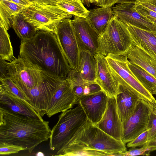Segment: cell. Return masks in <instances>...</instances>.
<instances>
[{
    "mask_svg": "<svg viewBox=\"0 0 156 156\" xmlns=\"http://www.w3.org/2000/svg\"><path fill=\"white\" fill-rule=\"evenodd\" d=\"M78 103V98L73 92L70 82L67 78L55 93L46 115L50 117L71 108Z\"/></svg>",
    "mask_w": 156,
    "mask_h": 156,
    "instance_id": "cell-13",
    "label": "cell"
},
{
    "mask_svg": "<svg viewBox=\"0 0 156 156\" xmlns=\"http://www.w3.org/2000/svg\"><path fill=\"white\" fill-rule=\"evenodd\" d=\"M25 7L10 1L0 2V25L8 30L12 27L13 16Z\"/></svg>",
    "mask_w": 156,
    "mask_h": 156,
    "instance_id": "cell-25",
    "label": "cell"
},
{
    "mask_svg": "<svg viewBox=\"0 0 156 156\" xmlns=\"http://www.w3.org/2000/svg\"><path fill=\"white\" fill-rule=\"evenodd\" d=\"M64 80L43 71L37 84L25 94L29 104L42 117L46 114L53 97Z\"/></svg>",
    "mask_w": 156,
    "mask_h": 156,
    "instance_id": "cell-8",
    "label": "cell"
},
{
    "mask_svg": "<svg viewBox=\"0 0 156 156\" xmlns=\"http://www.w3.org/2000/svg\"><path fill=\"white\" fill-rule=\"evenodd\" d=\"M54 33L71 70L75 69L80 63L81 50L70 18L61 21Z\"/></svg>",
    "mask_w": 156,
    "mask_h": 156,
    "instance_id": "cell-10",
    "label": "cell"
},
{
    "mask_svg": "<svg viewBox=\"0 0 156 156\" xmlns=\"http://www.w3.org/2000/svg\"><path fill=\"white\" fill-rule=\"evenodd\" d=\"M135 3L140 5L156 12V0H137Z\"/></svg>",
    "mask_w": 156,
    "mask_h": 156,
    "instance_id": "cell-37",
    "label": "cell"
},
{
    "mask_svg": "<svg viewBox=\"0 0 156 156\" xmlns=\"http://www.w3.org/2000/svg\"><path fill=\"white\" fill-rule=\"evenodd\" d=\"M148 131V141L156 137V115L152 109L147 127Z\"/></svg>",
    "mask_w": 156,
    "mask_h": 156,
    "instance_id": "cell-35",
    "label": "cell"
},
{
    "mask_svg": "<svg viewBox=\"0 0 156 156\" xmlns=\"http://www.w3.org/2000/svg\"><path fill=\"white\" fill-rule=\"evenodd\" d=\"M116 3L122 4L129 3L135 4L137 0H116Z\"/></svg>",
    "mask_w": 156,
    "mask_h": 156,
    "instance_id": "cell-43",
    "label": "cell"
},
{
    "mask_svg": "<svg viewBox=\"0 0 156 156\" xmlns=\"http://www.w3.org/2000/svg\"><path fill=\"white\" fill-rule=\"evenodd\" d=\"M83 3L88 7L90 6V3L89 0H81Z\"/></svg>",
    "mask_w": 156,
    "mask_h": 156,
    "instance_id": "cell-45",
    "label": "cell"
},
{
    "mask_svg": "<svg viewBox=\"0 0 156 156\" xmlns=\"http://www.w3.org/2000/svg\"><path fill=\"white\" fill-rule=\"evenodd\" d=\"M151 93L152 94L156 95V86L152 89Z\"/></svg>",
    "mask_w": 156,
    "mask_h": 156,
    "instance_id": "cell-46",
    "label": "cell"
},
{
    "mask_svg": "<svg viewBox=\"0 0 156 156\" xmlns=\"http://www.w3.org/2000/svg\"><path fill=\"white\" fill-rule=\"evenodd\" d=\"M56 5L69 13L86 18L89 10L85 8L81 0H56Z\"/></svg>",
    "mask_w": 156,
    "mask_h": 156,
    "instance_id": "cell-27",
    "label": "cell"
},
{
    "mask_svg": "<svg viewBox=\"0 0 156 156\" xmlns=\"http://www.w3.org/2000/svg\"><path fill=\"white\" fill-rule=\"evenodd\" d=\"M71 23L81 50L88 51L94 55L98 47V34L86 18L74 16Z\"/></svg>",
    "mask_w": 156,
    "mask_h": 156,
    "instance_id": "cell-17",
    "label": "cell"
},
{
    "mask_svg": "<svg viewBox=\"0 0 156 156\" xmlns=\"http://www.w3.org/2000/svg\"><path fill=\"white\" fill-rule=\"evenodd\" d=\"M58 156H116L114 154L96 150L79 148L68 146Z\"/></svg>",
    "mask_w": 156,
    "mask_h": 156,
    "instance_id": "cell-30",
    "label": "cell"
},
{
    "mask_svg": "<svg viewBox=\"0 0 156 156\" xmlns=\"http://www.w3.org/2000/svg\"><path fill=\"white\" fill-rule=\"evenodd\" d=\"M149 104L152 107L153 112L156 115V103H151Z\"/></svg>",
    "mask_w": 156,
    "mask_h": 156,
    "instance_id": "cell-44",
    "label": "cell"
},
{
    "mask_svg": "<svg viewBox=\"0 0 156 156\" xmlns=\"http://www.w3.org/2000/svg\"><path fill=\"white\" fill-rule=\"evenodd\" d=\"M115 3L116 0H99L96 5L100 7H112Z\"/></svg>",
    "mask_w": 156,
    "mask_h": 156,
    "instance_id": "cell-38",
    "label": "cell"
},
{
    "mask_svg": "<svg viewBox=\"0 0 156 156\" xmlns=\"http://www.w3.org/2000/svg\"><path fill=\"white\" fill-rule=\"evenodd\" d=\"M12 27L23 41L32 38L37 31L32 25L26 20L21 12L13 16Z\"/></svg>",
    "mask_w": 156,
    "mask_h": 156,
    "instance_id": "cell-24",
    "label": "cell"
},
{
    "mask_svg": "<svg viewBox=\"0 0 156 156\" xmlns=\"http://www.w3.org/2000/svg\"><path fill=\"white\" fill-rule=\"evenodd\" d=\"M128 65L138 80L151 93L152 89L156 86V78L143 69L130 62L129 60Z\"/></svg>",
    "mask_w": 156,
    "mask_h": 156,
    "instance_id": "cell-28",
    "label": "cell"
},
{
    "mask_svg": "<svg viewBox=\"0 0 156 156\" xmlns=\"http://www.w3.org/2000/svg\"><path fill=\"white\" fill-rule=\"evenodd\" d=\"M99 0H89L90 3L94 4L95 5L98 3Z\"/></svg>",
    "mask_w": 156,
    "mask_h": 156,
    "instance_id": "cell-47",
    "label": "cell"
},
{
    "mask_svg": "<svg viewBox=\"0 0 156 156\" xmlns=\"http://www.w3.org/2000/svg\"><path fill=\"white\" fill-rule=\"evenodd\" d=\"M105 57L112 73L120 84L129 87L147 102L156 103L153 94L138 80L129 69L126 56L109 54Z\"/></svg>",
    "mask_w": 156,
    "mask_h": 156,
    "instance_id": "cell-7",
    "label": "cell"
},
{
    "mask_svg": "<svg viewBox=\"0 0 156 156\" xmlns=\"http://www.w3.org/2000/svg\"><path fill=\"white\" fill-rule=\"evenodd\" d=\"M0 88L12 94L28 103L23 94L8 76L0 78Z\"/></svg>",
    "mask_w": 156,
    "mask_h": 156,
    "instance_id": "cell-31",
    "label": "cell"
},
{
    "mask_svg": "<svg viewBox=\"0 0 156 156\" xmlns=\"http://www.w3.org/2000/svg\"><path fill=\"white\" fill-rule=\"evenodd\" d=\"M49 121L16 114L0 108V142L23 147L29 153L50 138Z\"/></svg>",
    "mask_w": 156,
    "mask_h": 156,
    "instance_id": "cell-2",
    "label": "cell"
},
{
    "mask_svg": "<svg viewBox=\"0 0 156 156\" xmlns=\"http://www.w3.org/2000/svg\"><path fill=\"white\" fill-rule=\"evenodd\" d=\"M88 121L80 104L62 112L56 124L51 130L50 138V149L58 155L68 145L76 132Z\"/></svg>",
    "mask_w": 156,
    "mask_h": 156,
    "instance_id": "cell-4",
    "label": "cell"
},
{
    "mask_svg": "<svg viewBox=\"0 0 156 156\" xmlns=\"http://www.w3.org/2000/svg\"><path fill=\"white\" fill-rule=\"evenodd\" d=\"M148 141V131L146 130L128 143L127 146L128 147L135 148L137 147L143 146Z\"/></svg>",
    "mask_w": 156,
    "mask_h": 156,
    "instance_id": "cell-34",
    "label": "cell"
},
{
    "mask_svg": "<svg viewBox=\"0 0 156 156\" xmlns=\"http://www.w3.org/2000/svg\"><path fill=\"white\" fill-rule=\"evenodd\" d=\"M67 78L70 82L73 92L78 98L102 90L100 86L95 82L85 81L69 75Z\"/></svg>",
    "mask_w": 156,
    "mask_h": 156,
    "instance_id": "cell-26",
    "label": "cell"
},
{
    "mask_svg": "<svg viewBox=\"0 0 156 156\" xmlns=\"http://www.w3.org/2000/svg\"><path fill=\"white\" fill-rule=\"evenodd\" d=\"M7 75L25 96L41 80L43 71L37 66L18 57L6 62Z\"/></svg>",
    "mask_w": 156,
    "mask_h": 156,
    "instance_id": "cell-9",
    "label": "cell"
},
{
    "mask_svg": "<svg viewBox=\"0 0 156 156\" xmlns=\"http://www.w3.org/2000/svg\"><path fill=\"white\" fill-rule=\"evenodd\" d=\"M94 125L115 139L122 141V123L118 113L115 97L108 96L104 114L100 120Z\"/></svg>",
    "mask_w": 156,
    "mask_h": 156,
    "instance_id": "cell-14",
    "label": "cell"
},
{
    "mask_svg": "<svg viewBox=\"0 0 156 156\" xmlns=\"http://www.w3.org/2000/svg\"><path fill=\"white\" fill-rule=\"evenodd\" d=\"M30 3H43L56 5V0H27Z\"/></svg>",
    "mask_w": 156,
    "mask_h": 156,
    "instance_id": "cell-40",
    "label": "cell"
},
{
    "mask_svg": "<svg viewBox=\"0 0 156 156\" xmlns=\"http://www.w3.org/2000/svg\"><path fill=\"white\" fill-rule=\"evenodd\" d=\"M0 58L9 62L16 58L14 56L13 48L7 30L0 25Z\"/></svg>",
    "mask_w": 156,
    "mask_h": 156,
    "instance_id": "cell-29",
    "label": "cell"
},
{
    "mask_svg": "<svg viewBox=\"0 0 156 156\" xmlns=\"http://www.w3.org/2000/svg\"><path fill=\"white\" fill-rule=\"evenodd\" d=\"M0 108L15 113L42 119L38 112L27 102L0 88Z\"/></svg>",
    "mask_w": 156,
    "mask_h": 156,
    "instance_id": "cell-18",
    "label": "cell"
},
{
    "mask_svg": "<svg viewBox=\"0 0 156 156\" xmlns=\"http://www.w3.org/2000/svg\"><path fill=\"white\" fill-rule=\"evenodd\" d=\"M3 1H10L12 2L11 0H0V2Z\"/></svg>",
    "mask_w": 156,
    "mask_h": 156,
    "instance_id": "cell-49",
    "label": "cell"
},
{
    "mask_svg": "<svg viewBox=\"0 0 156 156\" xmlns=\"http://www.w3.org/2000/svg\"><path fill=\"white\" fill-rule=\"evenodd\" d=\"M12 2L19 5L26 7L30 3L27 0H11Z\"/></svg>",
    "mask_w": 156,
    "mask_h": 156,
    "instance_id": "cell-41",
    "label": "cell"
},
{
    "mask_svg": "<svg viewBox=\"0 0 156 156\" xmlns=\"http://www.w3.org/2000/svg\"><path fill=\"white\" fill-rule=\"evenodd\" d=\"M114 15L111 7H100L89 10L86 18L99 36L103 34Z\"/></svg>",
    "mask_w": 156,
    "mask_h": 156,
    "instance_id": "cell-22",
    "label": "cell"
},
{
    "mask_svg": "<svg viewBox=\"0 0 156 156\" xmlns=\"http://www.w3.org/2000/svg\"><path fill=\"white\" fill-rule=\"evenodd\" d=\"M143 146L156 147V137L148 141Z\"/></svg>",
    "mask_w": 156,
    "mask_h": 156,
    "instance_id": "cell-42",
    "label": "cell"
},
{
    "mask_svg": "<svg viewBox=\"0 0 156 156\" xmlns=\"http://www.w3.org/2000/svg\"><path fill=\"white\" fill-rule=\"evenodd\" d=\"M115 99L118 113L122 123L133 113L141 99L129 87L119 83Z\"/></svg>",
    "mask_w": 156,
    "mask_h": 156,
    "instance_id": "cell-19",
    "label": "cell"
},
{
    "mask_svg": "<svg viewBox=\"0 0 156 156\" xmlns=\"http://www.w3.org/2000/svg\"><path fill=\"white\" fill-rule=\"evenodd\" d=\"M133 45L156 60V32L143 30L126 25Z\"/></svg>",
    "mask_w": 156,
    "mask_h": 156,
    "instance_id": "cell-20",
    "label": "cell"
},
{
    "mask_svg": "<svg viewBox=\"0 0 156 156\" xmlns=\"http://www.w3.org/2000/svg\"><path fill=\"white\" fill-rule=\"evenodd\" d=\"M98 42L96 53L105 56L109 54L126 56L134 45L126 25L115 15L99 36Z\"/></svg>",
    "mask_w": 156,
    "mask_h": 156,
    "instance_id": "cell-5",
    "label": "cell"
},
{
    "mask_svg": "<svg viewBox=\"0 0 156 156\" xmlns=\"http://www.w3.org/2000/svg\"><path fill=\"white\" fill-rule=\"evenodd\" d=\"M0 78H3L7 75L6 68V62L0 58Z\"/></svg>",
    "mask_w": 156,
    "mask_h": 156,
    "instance_id": "cell-39",
    "label": "cell"
},
{
    "mask_svg": "<svg viewBox=\"0 0 156 156\" xmlns=\"http://www.w3.org/2000/svg\"><path fill=\"white\" fill-rule=\"evenodd\" d=\"M95 64L94 55L88 51L81 50L79 65L75 69L71 70L68 75L85 81L95 82Z\"/></svg>",
    "mask_w": 156,
    "mask_h": 156,
    "instance_id": "cell-21",
    "label": "cell"
},
{
    "mask_svg": "<svg viewBox=\"0 0 156 156\" xmlns=\"http://www.w3.org/2000/svg\"><path fill=\"white\" fill-rule=\"evenodd\" d=\"M150 21H152L156 25V19L150 18L149 19Z\"/></svg>",
    "mask_w": 156,
    "mask_h": 156,
    "instance_id": "cell-48",
    "label": "cell"
},
{
    "mask_svg": "<svg viewBox=\"0 0 156 156\" xmlns=\"http://www.w3.org/2000/svg\"><path fill=\"white\" fill-rule=\"evenodd\" d=\"M18 57L63 79L67 78L71 70L52 32L38 30L31 39L21 41Z\"/></svg>",
    "mask_w": 156,
    "mask_h": 156,
    "instance_id": "cell-1",
    "label": "cell"
},
{
    "mask_svg": "<svg viewBox=\"0 0 156 156\" xmlns=\"http://www.w3.org/2000/svg\"><path fill=\"white\" fill-rule=\"evenodd\" d=\"M95 59L94 82L108 96L116 97L119 83L112 73L106 57L98 53L94 55Z\"/></svg>",
    "mask_w": 156,
    "mask_h": 156,
    "instance_id": "cell-12",
    "label": "cell"
},
{
    "mask_svg": "<svg viewBox=\"0 0 156 156\" xmlns=\"http://www.w3.org/2000/svg\"><path fill=\"white\" fill-rule=\"evenodd\" d=\"M23 150H26L25 148L21 146L5 142H0V155L17 153Z\"/></svg>",
    "mask_w": 156,
    "mask_h": 156,
    "instance_id": "cell-32",
    "label": "cell"
},
{
    "mask_svg": "<svg viewBox=\"0 0 156 156\" xmlns=\"http://www.w3.org/2000/svg\"><path fill=\"white\" fill-rule=\"evenodd\" d=\"M21 12L26 20L37 31L41 30L53 33L61 21L73 16L56 5L43 3H31Z\"/></svg>",
    "mask_w": 156,
    "mask_h": 156,
    "instance_id": "cell-6",
    "label": "cell"
},
{
    "mask_svg": "<svg viewBox=\"0 0 156 156\" xmlns=\"http://www.w3.org/2000/svg\"><path fill=\"white\" fill-rule=\"evenodd\" d=\"M133 4H118L112 8L114 15L124 24L140 29L156 32V25L135 9Z\"/></svg>",
    "mask_w": 156,
    "mask_h": 156,
    "instance_id": "cell-15",
    "label": "cell"
},
{
    "mask_svg": "<svg viewBox=\"0 0 156 156\" xmlns=\"http://www.w3.org/2000/svg\"><path fill=\"white\" fill-rule=\"evenodd\" d=\"M156 150V147L143 146L140 148H131L129 151L122 153L123 156H133L139 155L149 156L150 153Z\"/></svg>",
    "mask_w": 156,
    "mask_h": 156,
    "instance_id": "cell-33",
    "label": "cell"
},
{
    "mask_svg": "<svg viewBox=\"0 0 156 156\" xmlns=\"http://www.w3.org/2000/svg\"><path fill=\"white\" fill-rule=\"evenodd\" d=\"M108 96L101 90L78 98L79 103L82 107L88 121L93 125L102 118L106 108Z\"/></svg>",
    "mask_w": 156,
    "mask_h": 156,
    "instance_id": "cell-16",
    "label": "cell"
},
{
    "mask_svg": "<svg viewBox=\"0 0 156 156\" xmlns=\"http://www.w3.org/2000/svg\"><path fill=\"white\" fill-rule=\"evenodd\" d=\"M134 7L137 12L148 19H156V12L136 3L134 4Z\"/></svg>",
    "mask_w": 156,
    "mask_h": 156,
    "instance_id": "cell-36",
    "label": "cell"
},
{
    "mask_svg": "<svg viewBox=\"0 0 156 156\" xmlns=\"http://www.w3.org/2000/svg\"><path fill=\"white\" fill-rule=\"evenodd\" d=\"M126 56L129 61L143 69L156 78V60L133 45Z\"/></svg>",
    "mask_w": 156,
    "mask_h": 156,
    "instance_id": "cell-23",
    "label": "cell"
},
{
    "mask_svg": "<svg viewBox=\"0 0 156 156\" xmlns=\"http://www.w3.org/2000/svg\"><path fill=\"white\" fill-rule=\"evenodd\" d=\"M101 151L122 156L126 148L122 141L115 139L88 121L75 134L68 146Z\"/></svg>",
    "mask_w": 156,
    "mask_h": 156,
    "instance_id": "cell-3",
    "label": "cell"
},
{
    "mask_svg": "<svg viewBox=\"0 0 156 156\" xmlns=\"http://www.w3.org/2000/svg\"><path fill=\"white\" fill-rule=\"evenodd\" d=\"M152 111L150 104L140 99L130 116L122 123V140L126 144L147 130Z\"/></svg>",
    "mask_w": 156,
    "mask_h": 156,
    "instance_id": "cell-11",
    "label": "cell"
}]
</instances>
